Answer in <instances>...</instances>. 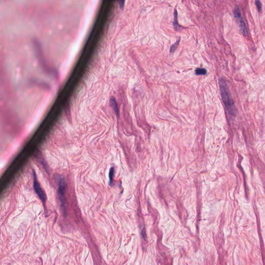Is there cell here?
I'll return each instance as SVG.
<instances>
[{
	"label": "cell",
	"instance_id": "obj_6",
	"mask_svg": "<svg viewBox=\"0 0 265 265\" xmlns=\"http://www.w3.org/2000/svg\"><path fill=\"white\" fill-rule=\"evenodd\" d=\"M173 26L176 31L180 30V26L179 25L178 22V13L176 9H175L174 12V21H173Z\"/></svg>",
	"mask_w": 265,
	"mask_h": 265
},
{
	"label": "cell",
	"instance_id": "obj_4",
	"mask_svg": "<svg viewBox=\"0 0 265 265\" xmlns=\"http://www.w3.org/2000/svg\"><path fill=\"white\" fill-rule=\"evenodd\" d=\"M34 188L36 193L40 198V199H41L43 203H45L46 201V195L38 183L37 177L35 173H34Z\"/></svg>",
	"mask_w": 265,
	"mask_h": 265
},
{
	"label": "cell",
	"instance_id": "obj_10",
	"mask_svg": "<svg viewBox=\"0 0 265 265\" xmlns=\"http://www.w3.org/2000/svg\"><path fill=\"white\" fill-rule=\"evenodd\" d=\"M114 168L113 167L112 168H111V170H110V172H109V180H110V183H111L112 182V180H113V177H114Z\"/></svg>",
	"mask_w": 265,
	"mask_h": 265
},
{
	"label": "cell",
	"instance_id": "obj_8",
	"mask_svg": "<svg viewBox=\"0 0 265 265\" xmlns=\"http://www.w3.org/2000/svg\"><path fill=\"white\" fill-rule=\"evenodd\" d=\"M255 4L256 5L258 12H262V3L260 1V0H255Z\"/></svg>",
	"mask_w": 265,
	"mask_h": 265
},
{
	"label": "cell",
	"instance_id": "obj_7",
	"mask_svg": "<svg viewBox=\"0 0 265 265\" xmlns=\"http://www.w3.org/2000/svg\"><path fill=\"white\" fill-rule=\"evenodd\" d=\"M195 74L197 75H205L207 74V70L204 68H197L195 70Z\"/></svg>",
	"mask_w": 265,
	"mask_h": 265
},
{
	"label": "cell",
	"instance_id": "obj_2",
	"mask_svg": "<svg viewBox=\"0 0 265 265\" xmlns=\"http://www.w3.org/2000/svg\"><path fill=\"white\" fill-rule=\"evenodd\" d=\"M233 13H234V18L236 19V21L237 22L238 26L242 34L244 36L248 37V34L247 26L239 7H236L234 8V9L233 11Z\"/></svg>",
	"mask_w": 265,
	"mask_h": 265
},
{
	"label": "cell",
	"instance_id": "obj_12",
	"mask_svg": "<svg viewBox=\"0 0 265 265\" xmlns=\"http://www.w3.org/2000/svg\"><path fill=\"white\" fill-rule=\"evenodd\" d=\"M143 233H142V234H143V236H144V237H146V233H145V231H144V230H143V231H142Z\"/></svg>",
	"mask_w": 265,
	"mask_h": 265
},
{
	"label": "cell",
	"instance_id": "obj_9",
	"mask_svg": "<svg viewBox=\"0 0 265 265\" xmlns=\"http://www.w3.org/2000/svg\"><path fill=\"white\" fill-rule=\"evenodd\" d=\"M180 40H177V41L173 45L171 46V47H170V53H173V52H175V50H176L177 48L178 45H179Z\"/></svg>",
	"mask_w": 265,
	"mask_h": 265
},
{
	"label": "cell",
	"instance_id": "obj_3",
	"mask_svg": "<svg viewBox=\"0 0 265 265\" xmlns=\"http://www.w3.org/2000/svg\"><path fill=\"white\" fill-rule=\"evenodd\" d=\"M58 182L59 196L62 208L64 212H66V204H65V190H66V182L64 178L60 177L58 179Z\"/></svg>",
	"mask_w": 265,
	"mask_h": 265
},
{
	"label": "cell",
	"instance_id": "obj_11",
	"mask_svg": "<svg viewBox=\"0 0 265 265\" xmlns=\"http://www.w3.org/2000/svg\"><path fill=\"white\" fill-rule=\"evenodd\" d=\"M118 2L119 4L120 7H121V9H123L124 8L125 0H118Z\"/></svg>",
	"mask_w": 265,
	"mask_h": 265
},
{
	"label": "cell",
	"instance_id": "obj_1",
	"mask_svg": "<svg viewBox=\"0 0 265 265\" xmlns=\"http://www.w3.org/2000/svg\"><path fill=\"white\" fill-rule=\"evenodd\" d=\"M219 86L221 97L226 109L228 111V114L232 116H234L236 115V108L228 90L226 82L223 78H221L220 79Z\"/></svg>",
	"mask_w": 265,
	"mask_h": 265
},
{
	"label": "cell",
	"instance_id": "obj_5",
	"mask_svg": "<svg viewBox=\"0 0 265 265\" xmlns=\"http://www.w3.org/2000/svg\"><path fill=\"white\" fill-rule=\"evenodd\" d=\"M110 104H111V107L113 108L114 111H115V113L116 114L117 116H119V108H118V105L116 103V100L114 97L111 98L110 100Z\"/></svg>",
	"mask_w": 265,
	"mask_h": 265
}]
</instances>
